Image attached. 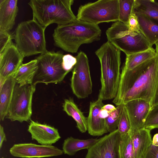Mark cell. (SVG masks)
<instances>
[{
	"label": "cell",
	"mask_w": 158,
	"mask_h": 158,
	"mask_svg": "<svg viewBox=\"0 0 158 158\" xmlns=\"http://www.w3.org/2000/svg\"><path fill=\"white\" fill-rule=\"evenodd\" d=\"M135 13L138 18L140 32L152 47L158 42V23L145 15Z\"/></svg>",
	"instance_id": "obj_20"
},
{
	"label": "cell",
	"mask_w": 158,
	"mask_h": 158,
	"mask_svg": "<svg viewBox=\"0 0 158 158\" xmlns=\"http://www.w3.org/2000/svg\"><path fill=\"white\" fill-rule=\"evenodd\" d=\"M143 158H158V146L152 144L147 150Z\"/></svg>",
	"instance_id": "obj_34"
},
{
	"label": "cell",
	"mask_w": 158,
	"mask_h": 158,
	"mask_svg": "<svg viewBox=\"0 0 158 158\" xmlns=\"http://www.w3.org/2000/svg\"><path fill=\"white\" fill-rule=\"evenodd\" d=\"M108 41L127 55L147 50L152 47L140 32L131 31L119 21L115 22L106 31Z\"/></svg>",
	"instance_id": "obj_6"
},
{
	"label": "cell",
	"mask_w": 158,
	"mask_h": 158,
	"mask_svg": "<svg viewBox=\"0 0 158 158\" xmlns=\"http://www.w3.org/2000/svg\"><path fill=\"white\" fill-rule=\"evenodd\" d=\"M156 56V50L152 47L144 51L126 55L125 62L122 70L132 69Z\"/></svg>",
	"instance_id": "obj_24"
},
{
	"label": "cell",
	"mask_w": 158,
	"mask_h": 158,
	"mask_svg": "<svg viewBox=\"0 0 158 158\" xmlns=\"http://www.w3.org/2000/svg\"><path fill=\"white\" fill-rule=\"evenodd\" d=\"M1 158H4L3 157H2Z\"/></svg>",
	"instance_id": "obj_41"
},
{
	"label": "cell",
	"mask_w": 158,
	"mask_h": 158,
	"mask_svg": "<svg viewBox=\"0 0 158 158\" xmlns=\"http://www.w3.org/2000/svg\"><path fill=\"white\" fill-rule=\"evenodd\" d=\"M117 129L121 135L129 134L131 131L130 122L124 105L123 108Z\"/></svg>",
	"instance_id": "obj_29"
},
{
	"label": "cell",
	"mask_w": 158,
	"mask_h": 158,
	"mask_svg": "<svg viewBox=\"0 0 158 158\" xmlns=\"http://www.w3.org/2000/svg\"><path fill=\"white\" fill-rule=\"evenodd\" d=\"M133 12L143 14L158 23V2L153 0H135Z\"/></svg>",
	"instance_id": "obj_25"
},
{
	"label": "cell",
	"mask_w": 158,
	"mask_h": 158,
	"mask_svg": "<svg viewBox=\"0 0 158 158\" xmlns=\"http://www.w3.org/2000/svg\"><path fill=\"white\" fill-rule=\"evenodd\" d=\"M110 114L107 111L102 108L99 113V116L101 118L105 119L108 117Z\"/></svg>",
	"instance_id": "obj_37"
},
{
	"label": "cell",
	"mask_w": 158,
	"mask_h": 158,
	"mask_svg": "<svg viewBox=\"0 0 158 158\" xmlns=\"http://www.w3.org/2000/svg\"><path fill=\"white\" fill-rule=\"evenodd\" d=\"M144 127L150 131L158 128V105L152 107L146 119Z\"/></svg>",
	"instance_id": "obj_30"
},
{
	"label": "cell",
	"mask_w": 158,
	"mask_h": 158,
	"mask_svg": "<svg viewBox=\"0 0 158 158\" xmlns=\"http://www.w3.org/2000/svg\"><path fill=\"white\" fill-rule=\"evenodd\" d=\"M77 20L98 25L119 21L118 0H99L81 6Z\"/></svg>",
	"instance_id": "obj_8"
},
{
	"label": "cell",
	"mask_w": 158,
	"mask_h": 158,
	"mask_svg": "<svg viewBox=\"0 0 158 158\" xmlns=\"http://www.w3.org/2000/svg\"><path fill=\"white\" fill-rule=\"evenodd\" d=\"M158 56L130 70H122L118 91L113 102L118 106L134 99L150 103L156 90Z\"/></svg>",
	"instance_id": "obj_1"
},
{
	"label": "cell",
	"mask_w": 158,
	"mask_h": 158,
	"mask_svg": "<svg viewBox=\"0 0 158 158\" xmlns=\"http://www.w3.org/2000/svg\"><path fill=\"white\" fill-rule=\"evenodd\" d=\"M101 30L98 25L77 20L57 25L52 35L54 45L63 50L76 53L81 45L100 40Z\"/></svg>",
	"instance_id": "obj_2"
},
{
	"label": "cell",
	"mask_w": 158,
	"mask_h": 158,
	"mask_svg": "<svg viewBox=\"0 0 158 158\" xmlns=\"http://www.w3.org/2000/svg\"><path fill=\"white\" fill-rule=\"evenodd\" d=\"M63 53L60 51H48L36 57L37 69L32 85L39 83L47 85L61 82L69 72L62 65Z\"/></svg>",
	"instance_id": "obj_7"
},
{
	"label": "cell",
	"mask_w": 158,
	"mask_h": 158,
	"mask_svg": "<svg viewBox=\"0 0 158 158\" xmlns=\"http://www.w3.org/2000/svg\"><path fill=\"white\" fill-rule=\"evenodd\" d=\"M17 0H0V31L10 32L18 12Z\"/></svg>",
	"instance_id": "obj_17"
},
{
	"label": "cell",
	"mask_w": 158,
	"mask_h": 158,
	"mask_svg": "<svg viewBox=\"0 0 158 158\" xmlns=\"http://www.w3.org/2000/svg\"><path fill=\"white\" fill-rule=\"evenodd\" d=\"M124 106L123 104L118 106L115 110L110 113L105 119L108 132L111 133L117 129Z\"/></svg>",
	"instance_id": "obj_28"
},
{
	"label": "cell",
	"mask_w": 158,
	"mask_h": 158,
	"mask_svg": "<svg viewBox=\"0 0 158 158\" xmlns=\"http://www.w3.org/2000/svg\"><path fill=\"white\" fill-rule=\"evenodd\" d=\"M135 0H118L119 21L127 24L133 12Z\"/></svg>",
	"instance_id": "obj_27"
},
{
	"label": "cell",
	"mask_w": 158,
	"mask_h": 158,
	"mask_svg": "<svg viewBox=\"0 0 158 158\" xmlns=\"http://www.w3.org/2000/svg\"><path fill=\"white\" fill-rule=\"evenodd\" d=\"M102 100L98 97L95 101L90 103L88 116L87 118V130L93 136H101L108 132L105 119L101 118L99 113L104 105Z\"/></svg>",
	"instance_id": "obj_16"
},
{
	"label": "cell",
	"mask_w": 158,
	"mask_h": 158,
	"mask_svg": "<svg viewBox=\"0 0 158 158\" xmlns=\"http://www.w3.org/2000/svg\"><path fill=\"white\" fill-rule=\"evenodd\" d=\"M12 156L21 158H39L57 156L63 152L58 148L51 145H38L32 143L14 144L10 149Z\"/></svg>",
	"instance_id": "obj_12"
},
{
	"label": "cell",
	"mask_w": 158,
	"mask_h": 158,
	"mask_svg": "<svg viewBox=\"0 0 158 158\" xmlns=\"http://www.w3.org/2000/svg\"><path fill=\"white\" fill-rule=\"evenodd\" d=\"M35 86H22L16 83L7 118L11 121L20 123L30 119L32 114V103Z\"/></svg>",
	"instance_id": "obj_9"
},
{
	"label": "cell",
	"mask_w": 158,
	"mask_h": 158,
	"mask_svg": "<svg viewBox=\"0 0 158 158\" xmlns=\"http://www.w3.org/2000/svg\"><path fill=\"white\" fill-rule=\"evenodd\" d=\"M27 131L31 134L32 139L41 145H52L61 138L57 129L33 121L31 122Z\"/></svg>",
	"instance_id": "obj_15"
},
{
	"label": "cell",
	"mask_w": 158,
	"mask_h": 158,
	"mask_svg": "<svg viewBox=\"0 0 158 158\" xmlns=\"http://www.w3.org/2000/svg\"><path fill=\"white\" fill-rule=\"evenodd\" d=\"M152 144L154 145L158 146V133L155 134L152 139Z\"/></svg>",
	"instance_id": "obj_39"
},
{
	"label": "cell",
	"mask_w": 158,
	"mask_h": 158,
	"mask_svg": "<svg viewBox=\"0 0 158 158\" xmlns=\"http://www.w3.org/2000/svg\"><path fill=\"white\" fill-rule=\"evenodd\" d=\"M119 153L120 158H134L132 142L129 134L120 135Z\"/></svg>",
	"instance_id": "obj_26"
},
{
	"label": "cell",
	"mask_w": 158,
	"mask_h": 158,
	"mask_svg": "<svg viewBox=\"0 0 158 158\" xmlns=\"http://www.w3.org/2000/svg\"><path fill=\"white\" fill-rule=\"evenodd\" d=\"M63 110L68 115L71 116L77 123V127L81 133L87 130V118L71 99H65L63 104Z\"/></svg>",
	"instance_id": "obj_23"
},
{
	"label": "cell",
	"mask_w": 158,
	"mask_h": 158,
	"mask_svg": "<svg viewBox=\"0 0 158 158\" xmlns=\"http://www.w3.org/2000/svg\"><path fill=\"white\" fill-rule=\"evenodd\" d=\"M152 107L158 105V71L155 95L151 103Z\"/></svg>",
	"instance_id": "obj_35"
},
{
	"label": "cell",
	"mask_w": 158,
	"mask_h": 158,
	"mask_svg": "<svg viewBox=\"0 0 158 158\" xmlns=\"http://www.w3.org/2000/svg\"><path fill=\"white\" fill-rule=\"evenodd\" d=\"M23 56L12 42L0 53V87L23 64Z\"/></svg>",
	"instance_id": "obj_13"
},
{
	"label": "cell",
	"mask_w": 158,
	"mask_h": 158,
	"mask_svg": "<svg viewBox=\"0 0 158 158\" xmlns=\"http://www.w3.org/2000/svg\"><path fill=\"white\" fill-rule=\"evenodd\" d=\"M129 134L132 142L134 158H143L152 143L151 131L144 127L131 132Z\"/></svg>",
	"instance_id": "obj_18"
},
{
	"label": "cell",
	"mask_w": 158,
	"mask_h": 158,
	"mask_svg": "<svg viewBox=\"0 0 158 158\" xmlns=\"http://www.w3.org/2000/svg\"><path fill=\"white\" fill-rule=\"evenodd\" d=\"M45 29L33 18L18 24L14 34V39L17 48L24 57L48 51Z\"/></svg>",
	"instance_id": "obj_5"
},
{
	"label": "cell",
	"mask_w": 158,
	"mask_h": 158,
	"mask_svg": "<svg viewBox=\"0 0 158 158\" xmlns=\"http://www.w3.org/2000/svg\"><path fill=\"white\" fill-rule=\"evenodd\" d=\"M77 63L74 67L71 80L73 93L79 98H84L92 91V84L88 58L83 52L76 56Z\"/></svg>",
	"instance_id": "obj_10"
},
{
	"label": "cell",
	"mask_w": 158,
	"mask_h": 158,
	"mask_svg": "<svg viewBox=\"0 0 158 158\" xmlns=\"http://www.w3.org/2000/svg\"><path fill=\"white\" fill-rule=\"evenodd\" d=\"M99 139H80L71 136L67 138L63 144L62 150L64 154L73 156L77 152L81 149L88 150L95 144Z\"/></svg>",
	"instance_id": "obj_22"
},
{
	"label": "cell",
	"mask_w": 158,
	"mask_h": 158,
	"mask_svg": "<svg viewBox=\"0 0 158 158\" xmlns=\"http://www.w3.org/2000/svg\"><path fill=\"white\" fill-rule=\"evenodd\" d=\"M77 62L76 57L69 54L64 55L62 61L63 67L65 70L69 72L73 69Z\"/></svg>",
	"instance_id": "obj_32"
},
{
	"label": "cell",
	"mask_w": 158,
	"mask_h": 158,
	"mask_svg": "<svg viewBox=\"0 0 158 158\" xmlns=\"http://www.w3.org/2000/svg\"><path fill=\"white\" fill-rule=\"evenodd\" d=\"M16 83L13 76H11L0 87V118L2 121L8 114Z\"/></svg>",
	"instance_id": "obj_19"
},
{
	"label": "cell",
	"mask_w": 158,
	"mask_h": 158,
	"mask_svg": "<svg viewBox=\"0 0 158 158\" xmlns=\"http://www.w3.org/2000/svg\"><path fill=\"white\" fill-rule=\"evenodd\" d=\"M127 25L129 31L136 32H140L137 17L133 12L131 15Z\"/></svg>",
	"instance_id": "obj_33"
},
{
	"label": "cell",
	"mask_w": 158,
	"mask_h": 158,
	"mask_svg": "<svg viewBox=\"0 0 158 158\" xmlns=\"http://www.w3.org/2000/svg\"><path fill=\"white\" fill-rule=\"evenodd\" d=\"M101 64V87L98 97L102 100L114 98L121 73V51L108 41L95 52Z\"/></svg>",
	"instance_id": "obj_3"
},
{
	"label": "cell",
	"mask_w": 158,
	"mask_h": 158,
	"mask_svg": "<svg viewBox=\"0 0 158 158\" xmlns=\"http://www.w3.org/2000/svg\"><path fill=\"white\" fill-rule=\"evenodd\" d=\"M14 39V34L10 32L0 31V53L2 52L8 45Z\"/></svg>",
	"instance_id": "obj_31"
},
{
	"label": "cell",
	"mask_w": 158,
	"mask_h": 158,
	"mask_svg": "<svg viewBox=\"0 0 158 158\" xmlns=\"http://www.w3.org/2000/svg\"><path fill=\"white\" fill-rule=\"evenodd\" d=\"M73 0H31L28 3L33 18L46 28L56 23L63 25L77 21L71 6Z\"/></svg>",
	"instance_id": "obj_4"
},
{
	"label": "cell",
	"mask_w": 158,
	"mask_h": 158,
	"mask_svg": "<svg viewBox=\"0 0 158 158\" xmlns=\"http://www.w3.org/2000/svg\"><path fill=\"white\" fill-rule=\"evenodd\" d=\"M156 46V55L158 56V42L155 44Z\"/></svg>",
	"instance_id": "obj_40"
},
{
	"label": "cell",
	"mask_w": 158,
	"mask_h": 158,
	"mask_svg": "<svg viewBox=\"0 0 158 158\" xmlns=\"http://www.w3.org/2000/svg\"><path fill=\"white\" fill-rule=\"evenodd\" d=\"M37 69L36 59L27 63L22 64L13 76L16 83L20 86L32 84Z\"/></svg>",
	"instance_id": "obj_21"
},
{
	"label": "cell",
	"mask_w": 158,
	"mask_h": 158,
	"mask_svg": "<svg viewBox=\"0 0 158 158\" xmlns=\"http://www.w3.org/2000/svg\"></svg>",
	"instance_id": "obj_42"
},
{
	"label": "cell",
	"mask_w": 158,
	"mask_h": 158,
	"mask_svg": "<svg viewBox=\"0 0 158 158\" xmlns=\"http://www.w3.org/2000/svg\"><path fill=\"white\" fill-rule=\"evenodd\" d=\"M120 135L117 129L99 139L88 149L85 158H120Z\"/></svg>",
	"instance_id": "obj_11"
},
{
	"label": "cell",
	"mask_w": 158,
	"mask_h": 158,
	"mask_svg": "<svg viewBox=\"0 0 158 158\" xmlns=\"http://www.w3.org/2000/svg\"><path fill=\"white\" fill-rule=\"evenodd\" d=\"M124 104L130 122V132L144 128L146 119L152 107L151 103L144 100L137 99Z\"/></svg>",
	"instance_id": "obj_14"
},
{
	"label": "cell",
	"mask_w": 158,
	"mask_h": 158,
	"mask_svg": "<svg viewBox=\"0 0 158 158\" xmlns=\"http://www.w3.org/2000/svg\"><path fill=\"white\" fill-rule=\"evenodd\" d=\"M102 108L106 110L110 113L116 109V107L110 104L104 105Z\"/></svg>",
	"instance_id": "obj_38"
},
{
	"label": "cell",
	"mask_w": 158,
	"mask_h": 158,
	"mask_svg": "<svg viewBox=\"0 0 158 158\" xmlns=\"http://www.w3.org/2000/svg\"><path fill=\"white\" fill-rule=\"evenodd\" d=\"M6 141V138L5 133L4 132L3 127L1 125H0V149L2 146L4 141Z\"/></svg>",
	"instance_id": "obj_36"
}]
</instances>
